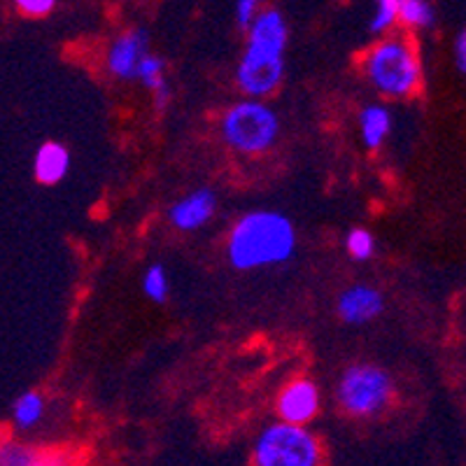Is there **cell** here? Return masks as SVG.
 I'll return each mask as SVG.
<instances>
[{"label": "cell", "instance_id": "cell-1", "mask_svg": "<svg viewBox=\"0 0 466 466\" xmlns=\"http://www.w3.org/2000/svg\"><path fill=\"white\" fill-rule=\"evenodd\" d=\"M289 28L276 7H264L248 26L245 49L236 66V85L245 98H261L280 89L285 80V52Z\"/></svg>", "mask_w": 466, "mask_h": 466}, {"label": "cell", "instance_id": "cell-2", "mask_svg": "<svg viewBox=\"0 0 466 466\" xmlns=\"http://www.w3.org/2000/svg\"><path fill=\"white\" fill-rule=\"evenodd\" d=\"M299 233L285 212L249 210L227 233V259L236 270L282 266L297 255Z\"/></svg>", "mask_w": 466, "mask_h": 466}, {"label": "cell", "instance_id": "cell-3", "mask_svg": "<svg viewBox=\"0 0 466 466\" xmlns=\"http://www.w3.org/2000/svg\"><path fill=\"white\" fill-rule=\"evenodd\" d=\"M360 68L371 89L387 101H403L420 94L424 80L420 47L408 33H385L366 47Z\"/></svg>", "mask_w": 466, "mask_h": 466}, {"label": "cell", "instance_id": "cell-4", "mask_svg": "<svg viewBox=\"0 0 466 466\" xmlns=\"http://www.w3.org/2000/svg\"><path fill=\"white\" fill-rule=\"evenodd\" d=\"M280 131V115L261 98L231 103L219 115V136L224 145L243 157H261L270 152L278 145Z\"/></svg>", "mask_w": 466, "mask_h": 466}, {"label": "cell", "instance_id": "cell-5", "mask_svg": "<svg viewBox=\"0 0 466 466\" xmlns=\"http://www.w3.org/2000/svg\"><path fill=\"white\" fill-rule=\"evenodd\" d=\"M322 455V443L306 424L280 420L257 436L252 466H319Z\"/></svg>", "mask_w": 466, "mask_h": 466}, {"label": "cell", "instance_id": "cell-6", "mask_svg": "<svg viewBox=\"0 0 466 466\" xmlns=\"http://www.w3.org/2000/svg\"><path fill=\"white\" fill-rule=\"evenodd\" d=\"M394 397V380L382 366L357 361L336 382V401L352 418H376Z\"/></svg>", "mask_w": 466, "mask_h": 466}, {"label": "cell", "instance_id": "cell-7", "mask_svg": "<svg viewBox=\"0 0 466 466\" xmlns=\"http://www.w3.org/2000/svg\"><path fill=\"white\" fill-rule=\"evenodd\" d=\"M149 54V37L143 28H128L107 45L106 70L110 77L122 82H131L138 77V68L143 58Z\"/></svg>", "mask_w": 466, "mask_h": 466}, {"label": "cell", "instance_id": "cell-8", "mask_svg": "<svg viewBox=\"0 0 466 466\" xmlns=\"http://www.w3.org/2000/svg\"><path fill=\"white\" fill-rule=\"evenodd\" d=\"M319 406H322V394L318 382L310 378H294L278 394L276 413L285 422L308 424L319 413Z\"/></svg>", "mask_w": 466, "mask_h": 466}, {"label": "cell", "instance_id": "cell-9", "mask_svg": "<svg viewBox=\"0 0 466 466\" xmlns=\"http://www.w3.org/2000/svg\"><path fill=\"white\" fill-rule=\"evenodd\" d=\"M218 212V194L208 187L194 189L168 208V222L175 231L189 233L206 227Z\"/></svg>", "mask_w": 466, "mask_h": 466}, {"label": "cell", "instance_id": "cell-10", "mask_svg": "<svg viewBox=\"0 0 466 466\" xmlns=\"http://www.w3.org/2000/svg\"><path fill=\"white\" fill-rule=\"evenodd\" d=\"M385 310V297L382 291L373 285H350L339 294L336 301V313L345 324L360 327V324H369Z\"/></svg>", "mask_w": 466, "mask_h": 466}, {"label": "cell", "instance_id": "cell-11", "mask_svg": "<svg viewBox=\"0 0 466 466\" xmlns=\"http://www.w3.org/2000/svg\"><path fill=\"white\" fill-rule=\"evenodd\" d=\"M70 170V152L66 145L47 140L37 147L33 157V175L40 185H58Z\"/></svg>", "mask_w": 466, "mask_h": 466}, {"label": "cell", "instance_id": "cell-12", "mask_svg": "<svg viewBox=\"0 0 466 466\" xmlns=\"http://www.w3.org/2000/svg\"><path fill=\"white\" fill-rule=\"evenodd\" d=\"M357 124H360V138L361 143H364V147L371 149V152H378V149L387 143L390 133H392V110L387 106H382V103L366 106L361 107Z\"/></svg>", "mask_w": 466, "mask_h": 466}, {"label": "cell", "instance_id": "cell-13", "mask_svg": "<svg viewBox=\"0 0 466 466\" xmlns=\"http://www.w3.org/2000/svg\"><path fill=\"white\" fill-rule=\"evenodd\" d=\"M136 80L143 82L154 96V103L159 110H166L170 103V85L168 77H166V61L157 54L149 52L147 56L143 58V64L138 68V77Z\"/></svg>", "mask_w": 466, "mask_h": 466}, {"label": "cell", "instance_id": "cell-14", "mask_svg": "<svg viewBox=\"0 0 466 466\" xmlns=\"http://www.w3.org/2000/svg\"><path fill=\"white\" fill-rule=\"evenodd\" d=\"M45 415V397L40 392H24L12 403V424L16 430L28 431L40 424Z\"/></svg>", "mask_w": 466, "mask_h": 466}, {"label": "cell", "instance_id": "cell-15", "mask_svg": "<svg viewBox=\"0 0 466 466\" xmlns=\"http://www.w3.org/2000/svg\"><path fill=\"white\" fill-rule=\"evenodd\" d=\"M436 22L434 7L430 0H403L401 12H399V24L406 31H420V28H431Z\"/></svg>", "mask_w": 466, "mask_h": 466}, {"label": "cell", "instance_id": "cell-16", "mask_svg": "<svg viewBox=\"0 0 466 466\" xmlns=\"http://www.w3.org/2000/svg\"><path fill=\"white\" fill-rule=\"evenodd\" d=\"M345 252L350 255V259L355 261H369L376 255V238L373 233L364 227L350 228L348 236H345Z\"/></svg>", "mask_w": 466, "mask_h": 466}, {"label": "cell", "instance_id": "cell-17", "mask_svg": "<svg viewBox=\"0 0 466 466\" xmlns=\"http://www.w3.org/2000/svg\"><path fill=\"white\" fill-rule=\"evenodd\" d=\"M143 291L145 297L154 303H164L170 294V280L168 273L161 264L147 266V270L143 273Z\"/></svg>", "mask_w": 466, "mask_h": 466}, {"label": "cell", "instance_id": "cell-18", "mask_svg": "<svg viewBox=\"0 0 466 466\" xmlns=\"http://www.w3.org/2000/svg\"><path fill=\"white\" fill-rule=\"evenodd\" d=\"M403 0H376V10L371 16V31L376 35L392 33L399 24V12H401Z\"/></svg>", "mask_w": 466, "mask_h": 466}, {"label": "cell", "instance_id": "cell-19", "mask_svg": "<svg viewBox=\"0 0 466 466\" xmlns=\"http://www.w3.org/2000/svg\"><path fill=\"white\" fill-rule=\"evenodd\" d=\"M0 466H40V457L26 445L0 443Z\"/></svg>", "mask_w": 466, "mask_h": 466}, {"label": "cell", "instance_id": "cell-20", "mask_svg": "<svg viewBox=\"0 0 466 466\" xmlns=\"http://www.w3.org/2000/svg\"><path fill=\"white\" fill-rule=\"evenodd\" d=\"M12 3H15V7L22 12L24 16L40 19V16L52 15L58 0H12Z\"/></svg>", "mask_w": 466, "mask_h": 466}, {"label": "cell", "instance_id": "cell-21", "mask_svg": "<svg viewBox=\"0 0 466 466\" xmlns=\"http://www.w3.org/2000/svg\"><path fill=\"white\" fill-rule=\"evenodd\" d=\"M259 12V0H238L236 3V19L243 28L249 26V22L255 19V15Z\"/></svg>", "mask_w": 466, "mask_h": 466}, {"label": "cell", "instance_id": "cell-22", "mask_svg": "<svg viewBox=\"0 0 466 466\" xmlns=\"http://www.w3.org/2000/svg\"><path fill=\"white\" fill-rule=\"evenodd\" d=\"M455 66L460 73L466 75V31L455 37Z\"/></svg>", "mask_w": 466, "mask_h": 466}]
</instances>
